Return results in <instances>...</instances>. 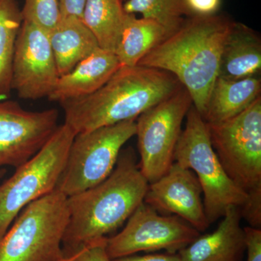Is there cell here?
<instances>
[{
	"mask_svg": "<svg viewBox=\"0 0 261 261\" xmlns=\"http://www.w3.org/2000/svg\"><path fill=\"white\" fill-rule=\"evenodd\" d=\"M148 186L133 149L121 150L107 178L68 197L69 218L62 243L64 256H73L121 227L144 202Z\"/></svg>",
	"mask_w": 261,
	"mask_h": 261,
	"instance_id": "6da1fadb",
	"label": "cell"
},
{
	"mask_svg": "<svg viewBox=\"0 0 261 261\" xmlns=\"http://www.w3.org/2000/svg\"><path fill=\"white\" fill-rule=\"evenodd\" d=\"M233 20L225 15H191L176 32L144 57L139 65L174 75L203 117L219 76L221 51Z\"/></svg>",
	"mask_w": 261,
	"mask_h": 261,
	"instance_id": "7a4b0ae2",
	"label": "cell"
},
{
	"mask_svg": "<svg viewBox=\"0 0 261 261\" xmlns=\"http://www.w3.org/2000/svg\"><path fill=\"white\" fill-rule=\"evenodd\" d=\"M181 87L174 75L165 70L139 65L121 66L97 92L61 103L65 123L76 135L137 120Z\"/></svg>",
	"mask_w": 261,
	"mask_h": 261,
	"instance_id": "3957f363",
	"label": "cell"
},
{
	"mask_svg": "<svg viewBox=\"0 0 261 261\" xmlns=\"http://www.w3.org/2000/svg\"><path fill=\"white\" fill-rule=\"evenodd\" d=\"M174 152V162L195 171L203 195L204 209L209 224L221 219L230 207L240 208L248 193L225 171L211 145L208 127L193 106L186 116Z\"/></svg>",
	"mask_w": 261,
	"mask_h": 261,
	"instance_id": "277c9868",
	"label": "cell"
},
{
	"mask_svg": "<svg viewBox=\"0 0 261 261\" xmlns=\"http://www.w3.org/2000/svg\"><path fill=\"white\" fill-rule=\"evenodd\" d=\"M68 197L55 190L24 207L0 239V261H58L68 222Z\"/></svg>",
	"mask_w": 261,
	"mask_h": 261,
	"instance_id": "5b68a950",
	"label": "cell"
},
{
	"mask_svg": "<svg viewBox=\"0 0 261 261\" xmlns=\"http://www.w3.org/2000/svg\"><path fill=\"white\" fill-rule=\"evenodd\" d=\"M75 136L66 123L58 126L44 147L0 185V239L24 207L56 190Z\"/></svg>",
	"mask_w": 261,
	"mask_h": 261,
	"instance_id": "8992f818",
	"label": "cell"
},
{
	"mask_svg": "<svg viewBox=\"0 0 261 261\" xmlns=\"http://www.w3.org/2000/svg\"><path fill=\"white\" fill-rule=\"evenodd\" d=\"M136 135V120L78 134L56 190L66 197L92 188L110 176L122 147Z\"/></svg>",
	"mask_w": 261,
	"mask_h": 261,
	"instance_id": "52a82bcc",
	"label": "cell"
},
{
	"mask_svg": "<svg viewBox=\"0 0 261 261\" xmlns=\"http://www.w3.org/2000/svg\"><path fill=\"white\" fill-rule=\"evenodd\" d=\"M211 145L228 176L248 192L261 187V96L231 119L208 124Z\"/></svg>",
	"mask_w": 261,
	"mask_h": 261,
	"instance_id": "ba28073f",
	"label": "cell"
},
{
	"mask_svg": "<svg viewBox=\"0 0 261 261\" xmlns=\"http://www.w3.org/2000/svg\"><path fill=\"white\" fill-rule=\"evenodd\" d=\"M192 106L190 94L181 87L136 120L139 167L149 184L163 176L174 162L182 123Z\"/></svg>",
	"mask_w": 261,
	"mask_h": 261,
	"instance_id": "9c48e42d",
	"label": "cell"
},
{
	"mask_svg": "<svg viewBox=\"0 0 261 261\" xmlns=\"http://www.w3.org/2000/svg\"><path fill=\"white\" fill-rule=\"evenodd\" d=\"M200 236V231L177 216H162L145 202L127 220L121 232L107 238L111 260L139 252L165 250L176 253Z\"/></svg>",
	"mask_w": 261,
	"mask_h": 261,
	"instance_id": "30bf717a",
	"label": "cell"
},
{
	"mask_svg": "<svg viewBox=\"0 0 261 261\" xmlns=\"http://www.w3.org/2000/svg\"><path fill=\"white\" fill-rule=\"evenodd\" d=\"M59 78L49 32L23 20L15 42L12 90L23 99L48 97Z\"/></svg>",
	"mask_w": 261,
	"mask_h": 261,
	"instance_id": "8fae6325",
	"label": "cell"
},
{
	"mask_svg": "<svg viewBox=\"0 0 261 261\" xmlns=\"http://www.w3.org/2000/svg\"><path fill=\"white\" fill-rule=\"evenodd\" d=\"M58 120L56 109L36 112L0 102V168H16L34 157L56 132Z\"/></svg>",
	"mask_w": 261,
	"mask_h": 261,
	"instance_id": "7c38bea8",
	"label": "cell"
},
{
	"mask_svg": "<svg viewBox=\"0 0 261 261\" xmlns=\"http://www.w3.org/2000/svg\"><path fill=\"white\" fill-rule=\"evenodd\" d=\"M202 195L193 171L173 162L167 172L149 184L144 202L157 211L178 216L200 232L210 225Z\"/></svg>",
	"mask_w": 261,
	"mask_h": 261,
	"instance_id": "4fadbf2b",
	"label": "cell"
},
{
	"mask_svg": "<svg viewBox=\"0 0 261 261\" xmlns=\"http://www.w3.org/2000/svg\"><path fill=\"white\" fill-rule=\"evenodd\" d=\"M121 66L115 53L99 48L73 70L60 76L48 99L61 104L90 95L107 83Z\"/></svg>",
	"mask_w": 261,
	"mask_h": 261,
	"instance_id": "5bb4252c",
	"label": "cell"
},
{
	"mask_svg": "<svg viewBox=\"0 0 261 261\" xmlns=\"http://www.w3.org/2000/svg\"><path fill=\"white\" fill-rule=\"evenodd\" d=\"M241 218L238 207H230L214 231L200 235L178 252L181 261H239L245 249Z\"/></svg>",
	"mask_w": 261,
	"mask_h": 261,
	"instance_id": "9a60e30c",
	"label": "cell"
},
{
	"mask_svg": "<svg viewBox=\"0 0 261 261\" xmlns=\"http://www.w3.org/2000/svg\"><path fill=\"white\" fill-rule=\"evenodd\" d=\"M261 70V39L253 29L233 21L222 51L219 76L229 80L257 76Z\"/></svg>",
	"mask_w": 261,
	"mask_h": 261,
	"instance_id": "2e32d148",
	"label": "cell"
},
{
	"mask_svg": "<svg viewBox=\"0 0 261 261\" xmlns=\"http://www.w3.org/2000/svg\"><path fill=\"white\" fill-rule=\"evenodd\" d=\"M261 81L257 76L229 80L218 76L209 94L202 118L208 124L233 118L260 97Z\"/></svg>",
	"mask_w": 261,
	"mask_h": 261,
	"instance_id": "e0dca14e",
	"label": "cell"
},
{
	"mask_svg": "<svg viewBox=\"0 0 261 261\" xmlns=\"http://www.w3.org/2000/svg\"><path fill=\"white\" fill-rule=\"evenodd\" d=\"M49 37L60 76L100 48L93 33L74 17L61 18Z\"/></svg>",
	"mask_w": 261,
	"mask_h": 261,
	"instance_id": "ac0fdd59",
	"label": "cell"
},
{
	"mask_svg": "<svg viewBox=\"0 0 261 261\" xmlns=\"http://www.w3.org/2000/svg\"><path fill=\"white\" fill-rule=\"evenodd\" d=\"M168 36L166 29L154 20L126 14L115 54L121 66H136Z\"/></svg>",
	"mask_w": 261,
	"mask_h": 261,
	"instance_id": "d6986e66",
	"label": "cell"
},
{
	"mask_svg": "<svg viewBox=\"0 0 261 261\" xmlns=\"http://www.w3.org/2000/svg\"><path fill=\"white\" fill-rule=\"evenodd\" d=\"M126 15L123 0H87L82 20L99 47L115 53Z\"/></svg>",
	"mask_w": 261,
	"mask_h": 261,
	"instance_id": "ffe728a7",
	"label": "cell"
},
{
	"mask_svg": "<svg viewBox=\"0 0 261 261\" xmlns=\"http://www.w3.org/2000/svg\"><path fill=\"white\" fill-rule=\"evenodd\" d=\"M23 23L15 0H0V99L9 95L15 42Z\"/></svg>",
	"mask_w": 261,
	"mask_h": 261,
	"instance_id": "44dd1931",
	"label": "cell"
},
{
	"mask_svg": "<svg viewBox=\"0 0 261 261\" xmlns=\"http://www.w3.org/2000/svg\"><path fill=\"white\" fill-rule=\"evenodd\" d=\"M123 9L126 14L140 13L142 18L154 20L166 29L169 36L192 15L185 0H126Z\"/></svg>",
	"mask_w": 261,
	"mask_h": 261,
	"instance_id": "7402d4cb",
	"label": "cell"
},
{
	"mask_svg": "<svg viewBox=\"0 0 261 261\" xmlns=\"http://www.w3.org/2000/svg\"><path fill=\"white\" fill-rule=\"evenodd\" d=\"M23 20L51 32L61 19L59 0H24Z\"/></svg>",
	"mask_w": 261,
	"mask_h": 261,
	"instance_id": "603a6c76",
	"label": "cell"
},
{
	"mask_svg": "<svg viewBox=\"0 0 261 261\" xmlns=\"http://www.w3.org/2000/svg\"><path fill=\"white\" fill-rule=\"evenodd\" d=\"M248 197L240 211L241 217L246 220L251 227L261 226V187L247 192Z\"/></svg>",
	"mask_w": 261,
	"mask_h": 261,
	"instance_id": "cb8c5ba5",
	"label": "cell"
},
{
	"mask_svg": "<svg viewBox=\"0 0 261 261\" xmlns=\"http://www.w3.org/2000/svg\"><path fill=\"white\" fill-rule=\"evenodd\" d=\"M106 240L103 239L84 247L75 254L72 261H111L106 252Z\"/></svg>",
	"mask_w": 261,
	"mask_h": 261,
	"instance_id": "d4e9b609",
	"label": "cell"
},
{
	"mask_svg": "<svg viewBox=\"0 0 261 261\" xmlns=\"http://www.w3.org/2000/svg\"><path fill=\"white\" fill-rule=\"evenodd\" d=\"M247 261H261V230L251 226L244 228Z\"/></svg>",
	"mask_w": 261,
	"mask_h": 261,
	"instance_id": "484cf974",
	"label": "cell"
},
{
	"mask_svg": "<svg viewBox=\"0 0 261 261\" xmlns=\"http://www.w3.org/2000/svg\"><path fill=\"white\" fill-rule=\"evenodd\" d=\"M185 2L192 15L216 14L221 5V0H185Z\"/></svg>",
	"mask_w": 261,
	"mask_h": 261,
	"instance_id": "4316f807",
	"label": "cell"
},
{
	"mask_svg": "<svg viewBox=\"0 0 261 261\" xmlns=\"http://www.w3.org/2000/svg\"><path fill=\"white\" fill-rule=\"evenodd\" d=\"M87 0H59L61 18L74 17L82 19Z\"/></svg>",
	"mask_w": 261,
	"mask_h": 261,
	"instance_id": "83f0119b",
	"label": "cell"
},
{
	"mask_svg": "<svg viewBox=\"0 0 261 261\" xmlns=\"http://www.w3.org/2000/svg\"><path fill=\"white\" fill-rule=\"evenodd\" d=\"M111 261H181L178 254H152L146 255H128Z\"/></svg>",
	"mask_w": 261,
	"mask_h": 261,
	"instance_id": "f1b7e54d",
	"label": "cell"
},
{
	"mask_svg": "<svg viewBox=\"0 0 261 261\" xmlns=\"http://www.w3.org/2000/svg\"><path fill=\"white\" fill-rule=\"evenodd\" d=\"M73 257H74V255L70 257H64L58 261H72V260H73Z\"/></svg>",
	"mask_w": 261,
	"mask_h": 261,
	"instance_id": "f546056e",
	"label": "cell"
},
{
	"mask_svg": "<svg viewBox=\"0 0 261 261\" xmlns=\"http://www.w3.org/2000/svg\"><path fill=\"white\" fill-rule=\"evenodd\" d=\"M7 172L5 168H0V178L3 177V176L5 174V173Z\"/></svg>",
	"mask_w": 261,
	"mask_h": 261,
	"instance_id": "4dcf8cb0",
	"label": "cell"
},
{
	"mask_svg": "<svg viewBox=\"0 0 261 261\" xmlns=\"http://www.w3.org/2000/svg\"><path fill=\"white\" fill-rule=\"evenodd\" d=\"M123 3H124V2L126 1V0H123Z\"/></svg>",
	"mask_w": 261,
	"mask_h": 261,
	"instance_id": "1f68e13d",
	"label": "cell"
}]
</instances>
